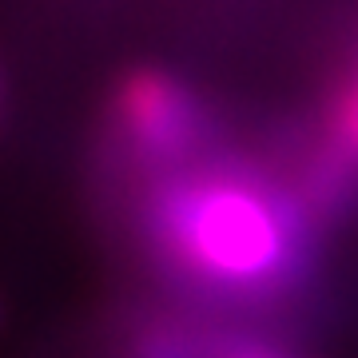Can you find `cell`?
Listing matches in <instances>:
<instances>
[{
    "mask_svg": "<svg viewBox=\"0 0 358 358\" xmlns=\"http://www.w3.org/2000/svg\"><path fill=\"white\" fill-rule=\"evenodd\" d=\"M319 231L294 183L223 152L152 179L140 199V239L164 279L243 307L303 287Z\"/></svg>",
    "mask_w": 358,
    "mask_h": 358,
    "instance_id": "obj_1",
    "label": "cell"
},
{
    "mask_svg": "<svg viewBox=\"0 0 358 358\" xmlns=\"http://www.w3.org/2000/svg\"><path fill=\"white\" fill-rule=\"evenodd\" d=\"M315 136L322 143H331L338 155L358 164V52L334 76V88L327 96V112H322V124Z\"/></svg>",
    "mask_w": 358,
    "mask_h": 358,
    "instance_id": "obj_3",
    "label": "cell"
},
{
    "mask_svg": "<svg viewBox=\"0 0 358 358\" xmlns=\"http://www.w3.org/2000/svg\"><path fill=\"white\" fill-rule=\"evenodd\" d=\"M112 124L120 131V152L148 183L215 152L219 136V120L203 96L159 68H136L120 80Z\"/></svg>",
    "mask_w": 358,
    "mask_h": 358,
    "instance_id": "obj_2",
    "label": "cell"
},
{
    "mask_svg": "<svg viewBox=\"0 0 358 358\" xmlns=\"http://www.w3.org/2000/svg\"><path fill=\"white\" fill-rule=\"evenodd\" d=\"M235 358H271V355H255V350H243V355H235Z\"/></svg>",
    "mask_w": 358,
    "mask_h": 358,
    "instance_id": "obj_4",
    "label": "cell"
}]
</instances>
